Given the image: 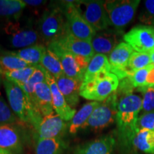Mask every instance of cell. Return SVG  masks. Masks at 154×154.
<instances>
[{
    "mask_svg": "<svg viewBox=\"0 0 154 154\" xmlns=\"http://www.w3.org/2000/svg\"><path fill=\"white\" fill-rule=\"evenodd\" d=\"M142 109V99L132 91L122 93L119 98L116 122L119 138L124 146L132 144L137 132V121Z\"/></svg>",
    "mask_w": 154,
    "mask_h": 154,
    "instance_id": "obj_1",
    "label": "cell"
},
{
    "mask_svg": "<svg viewBox=\"0 0 154 154\" xmlns=\"http://www.w3.org/2000/svg\"><path fill=\"white\" fill-rule=\"evenodd\" d=\"M3 84L8 99L9 106L13 113L17 116L19 121L23 123H29L34 128L42 121L41 113L29 99L24 90L15 83L3 79Z\"/></svg>",
    "mask_w": 154,
    "mask_h": 154,
    "instance_id": "obj_2",
    "label": "cell"
},
{
    "mask_svg": "<svg viewBox=\"0 0 154 154\" xmlns=\"http://www.w3.org/2000/svg\"><path fill=\"white\" fill-rule=\"evenodd\" d=\"M37 31L46 47L68 33L66 19L61 5L54 6L44 11L38 20Z\"/></svg>",
    "mask_w": 154,
    "mask_h": 154,
    "instance_id": "obj_3",
    "label": "cell"
},
{
    "mask_svg": "<svg viewBox=\"0 0 154 154\" xmlns=\"http://www.w3.org/2000/svg\"><path fill=\"white\" fill-rule=\"evenodd\" d=\"M119 79L111 72L105 73L88 81L81 85L79 95L91 101L102 102L118 90Z\"/></svg>",
    "mask_w": 154,
    "mask_h": 154,
    "instance_id": "obj_4",
    "label": "cell"
},
{
    "mask_svg": "<svg viewBox=\"0 0 154 154\" xmlns=\"http://www.w3.org/2000/svg\"><path fill=\"white\" fill-rule=\"evenodd\" d=\"M4 32L7 36V42L13 49H22L35 45L42 41L37 29L29 23H22L18 21L7 23L4 27Z\"/></svg>",
    "mask_w": 154,
    "mask_h": 154,
    "instance_id": "obj_5",
    "label": "cell"
},
{
    "mask_svg": "<svg viewBox=\"0 0 154 154\" xmlns=\"http://www.w3.org/2000/svg\"><path fill=\"white\" fill-rule=\"evenodd\" d=\"M119 97L116 92L105 101L100 102L82 129L100 131L110 126L116 121Z\"/></svg>",
    "mask_w": 154,
    "mask_h": 154,
    "instance_id": "obj_6",
    "label": "cell"
},
{
    "mask_svg": "<svg viewBox=\"0 0 154 154\" xmlns=\"http://www.w3.org/2000/svg\"><path fill=\"white\" fill-rule=\"evenodd\" d=\"M140 0H111L103 2V7L111 26L124 27L132 21Z\"/></svg>",
    "mask_w": 154,
    "mask_h": 154,
    "instance_id": "obj_7",
    "label": "cell"
},
{
    "mask_svg": "<svg viewBox=\"0 0 154 154\" xmlns=\"http://www.w3.org/2000/svg\"><path fill=\"white\" fill-rule=\"evenodd\" d=\"M59 58L61 63L63 73L66 76L73 79L83 82L86 69L89 60L84 58L77 57L59 47L55 42L47 46Z\"/></svg>",
    "mask_w": 154,
    "mask_h": 154,
    "instance_id": "obj_8",
    "label": "cell"
},
{
    "mask_svg": "<svg viewBox=\"0 0 154 154\" xmlns=\"http://www.w3.org/2000/svg\"><path fill=\"white\" fill-rule=\"evenodd\" d=\"M74 2L65 1L61 3L66 19L69 32L76 38L91 42L96 32L83 18L77 9Z\"/></svg>",
    "mask_w": 154,
    "mask_h": 154,
    "instance_id": "obj_9",
    "label": "cell"
},
{
    "mask_svg": "<svg viewBox=\"0 0 154 154\" xmlns=\"http://www.w3.org/2000/svg\"><path fill=\"white\" fill-rule=\"evenodd\" d=\"M81 15L96 32L107 29L111 26L103 7V1H75Z\"/></svg>",
    "mask_w": 154,
    "mask_h": 154,
    "instance_id": "obj_10",
    "label": "cell"
},
{
    "mask_svg": "<svg viewBox=\"0 0 154 154\" xmlns=\"http://www.w3.org/2000/svg\"><path fill=\"white\" fill-rule=\"evenodd\" d=\"M123 39L137 52H150L154 49V26L138 25L125 34Z\"/></svg>",
    "mask_w": 154,
    "mask_h": 154,
    "instance_id": "obj_11",
    "label": "cell"
},
{
    "mask_svg": "<svg viewBox=\"0 0 154 154\" xmlns=\"http://www.w3.org/2000/svg\"><path fill=\"white\" fill-rule=\"evenodd\" d=\"M26 134L17 124L0 125V148L21 154L26 144Z\"/></svg>",
    "mask_w": 154,
    "mask_h": 154,
    "instance_id": "obj_12",
    "label": "cell"
},
{
    "mask_svg": "<svg viewBox=\"0 0 154 154\" xmlns=\"http://www.w3.org/2000/svg\"><path fill=\"white\" fill-rule=\"evenodd\" d=\"M135 51L126 42H120L108 56L111 66V72L122 80L128 76V65L131 56Z\"/></svg>",
    "mask_w": 154,
    "mask_h": 154,
    "instance_id": "obj_13",
    "label": "cell"
},
{
    "mask_svg": "<svg viewBox=\"0 0 154 154\" xmlns=\"http://www.w3.org/2000/svg\"><path fill=\"white\" fill-rule=\"evenodd\" d=\"M69 123L63 121L57 113L44 116L36 130L37 139L40 138H54L63 137L67 129Z\"/></svg>",
    "mask_w": 154,
    "mask_h": 154,
    "instance_id": "obj_14",
    "label": "cell"
},
{
    "mask_svg": "<svg viewBox=\"0 0 154 154\" xmlns=\"http://www.w3.org/2000/svg\"><path fill=\"white\" fill-rule=\"evenodd\" d=\"M54 42L74 56L84 58L89 61L95 55L91 42L76 38L69 32Z\"/></svg>",
    "mask_w": 154,
    "mask_h": 154,
    "instance_id": "obj_15",
    "label": "cell"
},
{
    "mask_svg": "<svg viewBox=\"0 0 154 154\" xmlns=\"http://www.w3.org/2000/svg\"><path fill=\"white\" fill-rule=\"evenodd\" d=\"M47 82L49 85L52 95L53 107L55 113L61 117L63 121H70L76 111L75 109H72L69 106L61 94L60 90L58 88L55 79L49 73L47 72Z\"/></svg>",
    "mask_w": 154,
    "mask_h": 154,
    "instance_id": "obj_16",
    "label": "cell"
},
{
    "mask_svg": "<svg viewBox=\"0 0 154 154\" xmlns=\"http://www.w3.org/2000/svg\"><path fill=\"white\" fill-rule=\"evenodd\" d=\"M91 44L95 54L109 56L119 44L118 32L106 29L96 32L91 40Z\"/></svg>",
    "mask_w": 154,
    "mask_h": 154,
    "instance_id": "obj_17",
    "label": "cell"
},
{
    "mask_svg": "<svg viewBox=\"0 0 154 154\" xmlns=\"http://www.w3.org/2000/svg\"><path fill=\"white\" fill-rule=\"evenodd\" d=\"M115 143L114 137L107 135L78 146L73 154H112Z\"/></svg>",
    "mask_w": 154,
    "mask_h": 154,
    "instance_id": "obj_18",
    "label": "cell"
},
{
    "mask_svg": "<svg viewBox=\"0 0 154 154\" xmlns=\"http://www.w3.org/2000/svg\"><path fill=\"white\" fill-rule=\"evenodd\" d=\"M32 101L43 117L54 113L52 95L47 82L40 83L35 86Z\"/></svg>",
    "mask_w": 154,
    "mask_h": 154,
    "instance_id": "obj_19",
    "label": "cell"
},
{
    "mask_svg": "<svg viewBox=\"0 0 154 154\" xmlns=\"http://www.w3.org/2000/svg\"><path fill=\"white\" fill-rule=\"evenodd\" d=\"M55 80L67 103L74 109L79 102V90L82 82L69 78L65 74Z\"/></svg>",
    "mask_w": 154,
    "mask_h": 154,
    "instance_id": "obj_20",
    "label": "cell"
},
{
    "mask_svg": "<svg viewBox=\"0 0 154 154\" xmlns=\"http://www.w3.org/2000/svg\"><path fill=\"white\" fill-rule=\"evenodd\" d=\"M100 102L90 101L84 104L73 117L69 122V132L72 135L76 134L80 129H82L86 124L92 113L98 106Z\"/></svg>",
    "mask_w": 154,
    "mask_h": 154,
    "instance_id": "obj_21",
    "label": "cell"
},
{
    "mask_svg": "<svg viewBox=\"0 0 154 154\" xmlns=\"http://www.w3.org/2000/svg\"><path fill=\"white\" fill-rule=\"evenodd\" d=\"M68 144L63 137L36 140L35 154H63Z\"/></svg>",
    "mask_w": 154,
    "mask_h": 154,
    "instance_id": "obj_22",
    "label": "cell"
},
{
    "mask_svg": "<svg viewBox=\"0 0 154 154\" xmlns=\"http://www.w3.org/2000/svg\"><path fill=\"white\" fill-rule=\"evenodd\" d=\"M26 5L21 0H0V19L7 23L18 21Z\"/></svg>",
    "mask_w": 154,
    "mask_h": 154,
    "instance_id": "obj_23",
    "label": "cell"
},
{
    "mask_svg": "<svg viewBox=\"0 0 154 154\" xmlns=\"http://www.w3.org/2000/svg\"><path fill=\"white\" fill-rule=\"evenodd\" d=\"M109 72H111V66L107 56L95 54L88 63L83 82Z\"/></svg>",
    "mask_w": 154,
    "mask_h": 154,
    "instance_id": "obj_24",
    "label": "cell"
},
{
    "mask_svg": "<svg viewBox=\"0 0 154 154\" xmlns=\"http://www.w3.org/2000/svg\"><path fill=\"white\" fill-rule=\"evenodd\" d=\"M47 47L43 44H37L24 49L17 50L14 53L32 66L40 65Z\"/></svg>",
    "mask_w": 154,
    "mask_h": 154,
    "instance_id": "obj_25",
    "label": "cell"
},
{
    "mask_svg": "<svg viewBox=\"0 0 154 154\" xmlns=\"http://www.w3.org/2000/svg\"><path fill=\"white\" fill-rule=\"evenodd\" d=\"M132 145L146 154H154V131L146 129L137 131Z\"/></svg>",
    "mask_w": 154,
    "mask_h": 154,
    "instance_id": "obj_26",
    "label": "cell"
},
{
    "mask_svg": "<svg viewBox=\"0 0 154 154\" xmlns=\"http://www.w3.org/2000/svg\"><path fill=\"white\" fill-rule=\"evenodd\" d=\"M31 66L19 57L14 51H5L0 54V69L2 73L18 70Z\"/></svg>",
    "mask_w": 154,
    "mask_h": 154,
    "instance_id": "obj_27",
    "label": "cell"
},
{
    "mask_svg": "<svg viewBox=\"0 0 154 154\" xmlns=\"http://www.w3.org/2000/svg\"><path fill=\"white\" fill-rule=\"evenodd\" d=\"M40 65L55 79L64 75L62 66L59 58L52 51H51L48 48L44 54Z\"/></svg>",
    "mask_w": 154,
    "mask_h": 154,
    "instance_id": "obj_28",
    "label": "cell"
},
{
    "mask_svg": "<svg viewBox=\"0 0 154 154\" xmlns=\"http://www.w3.org/2000/svg\"><path fill=\"white\" fill-rule=\"evenodd\" d=\"M47 82V71L41 65H37L35 67V70L32 76L24 86H20L24 90V91L27 94L29 99L32 100V96L33 95L34 88L37 84L40 83Z\"/></svg>",
    "mask_w": 154,
    "mask_h": 154,
    "instance_id": "obj_29",
    "label": "cell"
},
{
    "mask_svg": "<svg viewBox=\"0 0 154 154\" xmlns=\"http://www.w3.org/2000/svg\"><path fill=\"white\" fill-rule=\"evenodd\" d=\"M36 66H29L26 68L18 69V70L7 72L3 74L6 79L15 83L19 86H24L33 74Z\"/></svg>",
    "mask_w": 154,
    "mask_h": 154,
    "instance_id": "obj_30",
    "label": "cell"
},
{
    "mask_svg": "<svg viewBox=\"0 0 154 154\" xmlns=\"http://www.w3.org/2000/svg\"><path fill=\"white\" fill-rule=\"evenodd\" d=\"M151 64L149 52H137L134 51L131 56L128 65V71L130 72H135L139 69L146 68Z\"/></svg>",
    "mask_w": 154,
    "mask_h": 154,
    "instance_id": "obj_31",
    "label": "cell"
},
{
    "mask_svg": "<svg viewBox=\"0 0 154 154\" xmlns=\"http://www.w3.org/2000/svg\"><path fill=\"white\" fill-rule=\"evenodd\" d=\"M19 121L0 92V125L17 124Z\"/></svg>",
    "mask_w": 154,
    "mask_h": 154,
    "instance_id": "obj_32",
    "label": "cell"
},
{
    "mask_svg": "<svg viewBox=\"0 0 154 154\" xmlns=\"http://www.w3.org/2000/svg\"><path fill=\"white\" fill-rule=\"evenodd\" d=\"M137 89L143 92L141 110L143 113L154 111V87L147 86L138 88Z\"/></svg>",
    "mask_w": 154,
    "mask_h": 154,
    "instance_id": "obj_33",
    "label": "cell"
},
{
    "mask_svg": "<svg viewBox=\"0 0 154 154\" xmlns=\"http://www.w3.org/2000/svg\"><path fill=\"white\" fill-rule=\"evenodd\" d=\"M139 20L147 26L154 25V0H146L144 2L143 9L139 15Z\"/></svg>",
    "mask_w": 154,
    "mask_h": 154,
    "instance_id": "obj_34",
    "label": "cell"
},
{
    "mask_svg": "<svg viewBox=\"0 0 154 154\" xmlns=\"http://www.w3.org/2000/svg\"><path fill=\"white\" fill-rule=\"evenodd\" d=\"M142 129L154 131V111L144 113L138 117L137 121V131Z\"/></svg>",
    "mask_w": 154,
    "mask_h": 154,
    "instance_id": "obj_35",
    "label": "cell"
},
{
    "mask_svg": "<svg viewBox=\"0 0 154 154\" xmlns=\"http://www.w3.org/2000/svg\"><path fill=\"white\" fill-rule=\"evenodd\" d=\"M25 3L26 5H29V6H33V7H37V6H40L43 5L46 2L42 1V0H24L23 1Z\"/></svg>",
    "mask_w": 154,
    "mask_h": 154,
    "instance_id": "obj_36",
    "label": "cell"
},
{
    "mask_svg": "<svg viewBox=\"0 0 154 154\" xmlns=\"http://www.w3.org/2000/svg\"><path fill=\"white\" fill-rule=\"evenodd\" d=\"M149 54H150V57H151V64L154 66V49H153L152 51H150Z\"/></svg>",
    "mask_w": 154,
    "mask_h": 154,
    "instance_id": "obj_37",
    "label": "cell"
},
{
    "mask_svg": "<svg viewBox=\"0 0 154 154\" xmlns=\"http://www.w3.org/2000/svg\"><path fill=\"white\" fill-rule=\"evenodd\" d=\"M0 154H14V153H11L10 151H7V150L3 149H2V148H0Z\"/></svg>",
    "mask_w": 154,
    "mask_h": 154,
    "instance_id": "obj_38",
    "label": "cell"
},
{
    "mask_svg": "<svg viewBox=\"0 0 154 154\" xmlns=\"http://www.w3.org/2000/svg\"><path fill=\"white\" fill-rule=\"evenodd\" d=\"M2 76H3V73H2V71H1V69H0V86H1L2 82H3Z\"/></svg>",
    "mask_w": 154,
    "mask_h": 154,
    "instance_id": "obj_39",
    "label": "cell"
},
{
    "mask_svg": "<svg viewBox=\"0 0 154 154\" xmlns=\"http://www.w3.org/2000/svg\"><path fill=\"white\" fill-rule=\"evenodd\" d=\"M153 87H154V86H153Z\"/></svg>",
    "mask_w": 154,
    "mask_h": 154,
    "instance_id": "obj_40",
    "label": "cell"
},
{
    "mask_svg": "<svg viewBox=\"0 0 154 154\" xmlns=\"http://www.w3.org/2000/svg\"><path fill=\"white\" fill-rule=\"evenodd\" d=\"M153 26H154V25H153Z\"/></svg>",
    "mask_w": 154,
    "mask_h": 154,
    "instance_id": "obj_41",
    "label": "cell"
},
{
    "mask_svg": "<svg viewBox=\"0 0 154 154\" xmlns=\"http://www.w3.org/2000/svg\"></svg>",
    "mask_w": 154,
    "mask_h": 154,
    "instance_id": "obj_42",
    "label": "cell"
}]
</instances>
